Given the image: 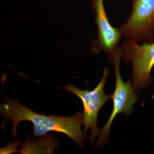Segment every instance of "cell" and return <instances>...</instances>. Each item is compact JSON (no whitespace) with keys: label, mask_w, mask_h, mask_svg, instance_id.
<instances>
[{"label":"cell","mask_w":154,"mask_h":154,"mask_svg":"<svg viewBox=\"0 0 154 154\" xmlns=\"http://www.w3.org/2000/svg\"><path fill=\"white\" fill-rule=\"evenodd\" d=\"M1 114L13 126L14 137L17 135V127L23 121L32 122L33 134L35 137L44 136L49 132H59L66 135L81 147H85L86 138L81 127L83 112L78 111L70 116H46L37 113L16 100L8 98L0 106Z\"/></svg>","instance_id":"6da1fadb"},{"label":"cell","mask_w":154,"mask_h":154,"mask_svg":"<svg viewBox=\"0 0 154 154\" xmlns=\"http://www.w3.org/2000/svg\"><path fill=\"white\" fill-rule=\"evenodd\" d=\"M123 57L122 50L116 54L112 61L114 65L116 75V86L113 94L110 95L112 100V110L110 117L101 130L98 136L95 147H102L108 142L111 127L113 121L118 114L123 113L126 116L130 114L133 110V105L137 100V96L135 88L132 85V81L124 82L122 79L120 72V62Z\"/></svg>","instance_id":"7a4b0ae2"},{"label":"cell","mask_w":154,"mask_h":154,"mask_svg":"<svg viewBox=\"0 0 154 154\" xmlns=\"http://www.w3.org/2000/svg\"><path fill=\"white\" fill-rule=\"evenodd\" d=\"M109 75V70H103V77L97 86L92 90H82L72 85H67L62 88L69 93L73 94L81 100L82 102L83 124L85 126L84 134L86 137L88 129L91 130L90 140L93 143L99 136L101 130L97 127L98 116L100 109L105 103L111 98L110 95L105 93V85Z\"/></svg>","instance_id":"3957f363"},{"label":"cell","mask_w":154,"mask_h":154,"mask_svg":"<svg viewBox=\"0 0 154 154\" xmlns=\"http://www.w3.org/2000/svg\"><path fill=\"white\" fill-rule=\"evenodd\" d=\"M123 60L131 62L132 85L135 89L147 86L152 80L151 72L154 66V41L142 45L129 38L122 45Z\"/></svg>","instance_id":"277c9868"},{"label":"cell","mask_w":154,"mask_h":154,"mask_svg":"<svg viewBox=\"0 0 154 154\" xmlns=\"http://www.w3.org/2000/svg\"><path fill=\"white\" fill-rule=\"evenodd\" d=\"M132 11L119 29L122 37L139 42L154 41V0H131Z\"/></svg>","instance_id":"5b68a950"},{"label":"cell","mask_w":154,"mask_h":154,"mask_svg":"<svg viewBox=\"0 0 154 154\" xmlns=\"http://www.w3.org/2000/svg\"><path fill=\"white\" fill-rule=\"evenodd\" d=\"M91 7L95 12L98 34L97 38L91 43L90 51L95 55L106 52L112 62L116 54L122 50L119 46V42L123 38L121 30L111 24L103 0H92Z\"/></svg>","instance_id":"8992f818"},{"label":"cell","mask_w":154,"mask_h":154,"mask_svg":"<svg viewBox=\"0 0 154 154\" xmlns=\"http://www.w3.org/2000/svg\"><path fill=\"white\" fill-rule=\"evenodd\" d=\"M1 1H3V0H1Z\"/></svg>","instance_id":"52a82bcc"}]
</instances>
